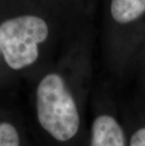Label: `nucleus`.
Segmentation results:
<instances>
[{
    "label": "nucleus",
    "instance_id": "obj_6",
    "mask_svg": "<svg viewBox=\"0 0 145 146\" xmlns=\"http://www.w3.org/2000/svg\"><path fill=\"white\" fill-rule=\"evenodd\" d=\"M130 146H145V126L134 132L130 139Z\"/></svg>",
    "mask_w": 145,
    "mask_h": 146
},
{
    "label": "nucleus",
    "instance_id": "obj_3",
    "mask_svg": "<svg viewBox=\"0 0 145 146\" xmlns=\"http://www.w3.org/2000/svg\"><path fill=\"white\" fill-rule=\"evenodd\" d=\"M107 11L115 29H131L145 21V0H109Z\"/></svg>",
    "mask_w": 145,
    "mask_h": 146
},
{
    "label": "nucleus",
    "instance_id": "obj_2",
    "mask_svg": "<svg viewBox=\"0 0 145 146\" xmlns=\"http://www.w3.org/2000/svg\"><path fill=\"white\" fill-rule=\"evenodd\" d=\"M49 36V27L38 15H21L0 25V51L5 62L13 70L35 63L40 56L39 46Z\"/></svg>",
    "mask_w": 145,
    "mask_h": 146
},
{
    "label": "nucleus",
    "instance_id": "obj_5",
    "mask_svg": "<svg viewBox=\"0 0 145 146\" xmlns=\"http://www.w3.org/2000/svg\"><path fill=\"white\" fill-rule=\"evenodd\" d=\"M0 146H20V137L11 123H0Z\"/></svg>",
    "mask_w": 145,
    "mask_h": 146
},
{
    "label": "nucleus",
    "instance_id": "obj_7",
    "mask_svg": "<svg viewBox=\"0 0 145 146\" xmlns=\"http://www.w3.org/2000/svg\"><path fill=\"white\" fill-rule=\"evenodd\" d=\"M143 61H144V71H145V58H144V60Z\"/></svg>",
    "mask_w": 145,
    "mask_h": 146
},
{
    "label": "nucleus",
    "instance_id": "obj_4",
    "mask_svg": "<svg viewBox=\"0 0 145 146\" xmlns=\"http://www.w3.org/2000/svg\"><path fill=\"white\" fill-rule=\"evenodd\" d=\"M91 146H125L122 127L109 114L95 118L91 126Z\"/></svg>",
    "mask_w": 145,
    "mask_h": 146
},
{
    "label": "nucleus",
    "instance_id": "obj_1",
    "mask_svg": "<svg viewBox=\"0 0 145 146\" xmlns=\"http://www.w3.org/2000/svg\"><path fill=\"white\" fill-rule=\"evenodd\" d=\"M36 108L40 125L55 139L67 141L77 134V106L60 74L50 73L42 78L37 87Z\"/></svg>",
    "mask_w": 145,
    "mask_h": 146
}]
</instances>
